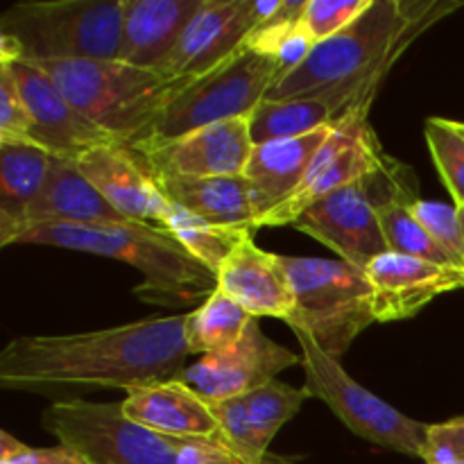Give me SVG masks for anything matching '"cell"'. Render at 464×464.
Returning a JSON list of instances; mask_svg holds the SVG:
<instances>
[{
  "mask_svg": "<svg viewBox=\"0 0 464 464\" xmlns=\"http://www.w3.org/2000/svg\"><path fill=\"white\" fill-rule=\"evenodd\" d=\"M186 315L72 335H25L0 353V388L48 392L68 385L131 390L175 381L190 352Z\"/></svg>",
  "mask_w": 464,
  "mask_h": 464,
  "instance_id": "obj_1",
  "label": "cell"
},
{
  "mask_svg": "<svg viewBox=\"0 0 464 464\" xmlns=\"http://www.w3.org/2000/svg\"><path fill=\"white\" fill-rule=\"evenodd\" d=\"M460 7L440 0H372L340 34L322 41L306 62L279 77L266 100H288L343 89L370 109L385 72L429 25Z\"/></svg>",
  "mask_w": 464,
  "mask_h": 464,
  "instance_id": "obj_2",
  "label": "cell"
},
{
  "mask_svg": "<svg viewBox=\"0 0 464 464\" xmlns=\"http://www.w3.org/2000/svg\"><path fill=\"white\" fill-rule=\"evenodd\" d=\"M14 245H45L116 258L143 275L136 297L159 306H186L208 299L218 276L190 256L175 236L143 222H89V225H34L16 236Z\"/></svg>",
  "mask_w": 464,
  "mask_h": 464,
  "instance_id": "obj_3",
  "label": "cell"
},
{
  "mask_svg": "<svg viewBox=\"0 0 464 464\" xmlns=\"http://www.w3.org/2000/svg\"><path fill=\"white\" fill-rule=\"evenodd\" d=\"M54 82L72 107L121 143L131 145L152 127L163 109L198 77L170 80L154 68L121 59L30 62Z\"/></svg>",
  "mask_w": 464,
  "mask_h": 464,
  "instance_id": "obj_4",
  "label": "cell"
},
{
  "mask_svg": "<svg viewBox=\"0 0 464 464\" xmlns=\"http://www.w3.org/2000/svg\"><path fill=\"white\" fill-rule=\"evenodd\" d=\"M122 0L21 3L0 18V62L121 59Z\"/></svg>",
  "mask_w": 464,
  "mask_h": 464,
  "instance_id": "obj_5",
  "label": "cell"
},
{
  "mask_svg": "<svg viewBox=\"0 0 464 464\" xmlns=\"http://www.w3.org/2000/svg\"><path fill=\"white\" fill-rule=\"evenodd\" d=\"M295 293L290 329H302L329 356L347 353L353 340L376 322L367 272L347 261L281 256Z\"/></svg>",
  "mask_w": 464,
  "mask_h": 464,
  "instance_id": "obj_6",
  "label": "cell"
},
{
  "mask_svg": "<svg viewBox=\"0 0 464 464\" xmlns=\"http://www.w3.org/2000/svg\"><path fill=\"white\" fill-rule=\"evenodd\" d=\"M279 77L281 71L275 59L240 48L234 57L190 82L130 148L140 152L202 127L249 116Z\"/></svg>",
  "mask_w": 464,
  "mask_h": 464,
  "instance_id": "obj_7",
  "label": "cell"
},
{
  "mask_svg": "<svg viewBox=\"0 0 464 464\" xmlns=\"http://www.w3.org/2000/svg\"><path fill=\"white\" fill-rule=\"evenodd\" d=\"M401 163L390 161L383 170L338 188L308 207L293 227L334 249L340 261L367 270L374 258L390 252L381 229V204L388 199H417L412 184L401 179Z\"/></svg>",
  "mask_w": 464,
  "mask_h": 464,
  "instance_id": "obj_8",
  "label": "cell"
},
{
  "mask_svg": "<svg viewBox=\"0 0 464 464\" xmlns=\"http://www.w3.org/2000/svg\"><path fill=\"white\" fill-rule=\"evenodd\" d=\"M302 344V367L306 374L308 394L320 399L352 433L376 447L424 458L429 426L403 415L383 399L362 388L344 372L338 358L317 347L315 340L302 329H293Z\"/></svg>",
  "mask_w": 464,
  "mask_h": 464,
  "instance_id": "obj_9",
  "label": "cell"
},
{
  "mask_svg": "<svg viewBox=\"0 0 464 464\" xmlns=\"http://www.w3.org/2000/svg\"><path fill=\"white\" fill-rule=\"evenodd\" d=\"M41 424L91 464H177L179 440L130 421L121 401H54L44 411Z\"/></svg>",
  "mask_w": 464,
  "mask_h": 464,
  "instance_id": "obj_10",
  "label": "cell"
},
{
  "mask_svg": "<svg viewBox=\"0 0 464 464\" xmlns=\"http://www.w3.org/2000/svg\"><path fill=\"white\" fill-rule=\"evenodd\" d=\"M392 159L381 150L367 122V111H352L335 125L326 143L313 159L306 179L297 193L267 213L258 227H285L297 220L308 207L338 188L383 170Z\"/></svg>",
  "mask_w": 464,
  "mask_h": 464,
  "instance_id": "obj_11",
  "label": "cell"
},
{
  "mask_svg": "<svg viewBox=\"0 0 464 464\" xmlns=\"http://www.w3.org/2000/svg\"><path fill=\"white\" fill-rule=\"evenodd\" d=\"M285 0H204L159 71L170 80L199 77L234 57L256 27L275 21Z\"/></svg>",
  "mask_w": 464,
  "mask_h": 464,
  "instance_id": "obj_12",
  "label": "cell"
},
{
  "mask_svg": "<svg viewBox=\"0 0 464 464\" xmlns=\"http://www.w3.org/2000/svg\"><path fill=\"white\" fill-rule=\"evenodd\" d=\"M295 365H302V356L267 338L256 317L240 343L225 352L199 356L198 362L184 367L177 381L188 385L204 401L216 403L243 397Z\"/></svg>",
  "mask_w": 464,
  "mask_h": 464,
  "instance_id": "obj_13",
  "label": "cell"
},
{
  "mask_svg": "<svg viewBox=\"0 0 464 464\" xmlns=\"http://www.w3.org/2000/svg\"><path fill=\"white\" fill-rule=\"evenodd\" d=\"M12 72L18 93L25 100L32 116V143L53 157L75 161L80 154L107 143H121L82 116L71 100L54 86V82L41 68L25 59L0 62Z\"/></svg>",
  "mask_w": 464,
  "mask_h": 464,
  "instance_id": "obj_14",
  "label": "cell"
},
{
  "mask_svg": "<svg viewBox=\"0 0 464 464\" xmlns=\"http://www.w3.org/2000/svg\"><path fill=\"white\" fill-rule=\"evenodd\" d=\"M252 152L254 140L249 118L245 116L202 127L136 154L152 177H243Z\"/></svg>",
  "mask_w": 464,
  "mask_h": 464,
  "instance_id": "obj_15",
  "label": "cell"
},
{
  "mask_svg": "<svg viewBox=\"0 0 464 464\" xmlns=\"http://www.w3.org/2000/svg\"><path fill=\"white\" fill-rule=\"evenodd\" d=\"M72 163L122 218L163 229L172 204L130 145H100Z\"/></svg>",
  "mask_w": 464,
  "mask_h": 464,
  "instance_id": "obj_16",
  "label": "cell"
},
{
  "mask_svg": "<svg viewBox=\"0 0 464 464\" xmlns=\"http://www.w3.org/2000/svg\"><path fill=\"white\" fill-rule=\"evenodd\" d=\"M365 272L374 295L376 322L408 320L440 295L464 288V270L394 252L381 254Z\"/></svg>",
  "mask_w": 464,
  "mask_h": 464,
  "instance_id": "obj_17",
  "label": "cell"
},
{
  "mask_svg": "<svg viewBox=\"0 0 464 464\" xmlns=\"http://www.w3.org/2000/svg\"><path fill=\"white\" fill-rule=\"evenodd\" d=\"M121 406L127 420L152 433L175 440H202L229 449L211 403L177 379L127 390Z\"/></svg>",
  "mask_w": 464,
  "mask_h": 464,
  "instance_id": "obj_18",
  "label": "cell"
},
{
  "mask_svg": "<svg viewBox=\"0 0 464 464\" xmlns=\"http://www.w3.org/2000/svg\"><path fill=\"white\" fill-rule=\"evenodd\" d=\"M335 125L322 127L306 136L254 145L243 177L247 181L249 199H252L254 216H256V229L267 213H272L297 193L311 170L313 159L317 157Z\"/></svg>",
  "mask_w": 464,
  "mask_h": 464,
  "instance_id": "obj_19",
  "label": "cell"
},
{
  "mask_svg": "<svg viewBox=\"0 0 464 464\" xmlns=\"http://www.w3.org/2000/svg\"><path fill=\"white\" fill-rule=\"evenodd\" d=\"M218 288L254 317H279L288 322L295 311V293L279 254L258 247L254 238L236 245L218 270Z\"/></svg>",
  "mask_w": 464,
  "mask_h": 464,
  "instance_id": "obj_20",
  "label": "cell"
},
{
  "mask_svg": "<svg viewBox=\"0 0 464 464\" xmlns=\"http://www.w3.org/2000/svg\"><path fill=\"white\" fill-rule=\"evenodd\" d=\"M122 5L121 62L159 71L204 0H122Z\"/></svg>",
  "mask_w": 464,
  "mask_h": 464,
  "instance_id": "obj_21",
  "label": "cell"
},
{
  "mask_svg": "<svg viewBox=\"0 0 464 464\" xmlns=\"http://www.w3.org/2000/svg\"><path fill=\"white\" fill-rule=\"evenodd\" d=\"M121 220H127V218H122L95 190V186L77 170L75 163L53 157L44 186L32 207L27 208L25 222L18 234L34 225H89V222Z\"/></svg>",
  "mask_w": 464,
  "mask_h": 464,
  "instance_id": "obj_22",
  "label": "cell"
},
{
  "mask_svg": "<svg viewBox=\"0 0 464 464\" xmlns=\"http://www.w3.org/2000/svg\"><path fill=\"white\" fill-rule=\"evenodd\" d=\"M175 207L225 229L256 231L245 177H154Z\"/></svg>",
  "mask_w": 464,
  "mask_h": 464,
  "instance_id": "obj_23",
  "label": "cell"
},
{
  "mask_svg": "<svg viewBox=\"0 0 464 464\" xmlns=\"http://www.w3.org/2000/svg\"><path fill=\"white\" fill-rule=\"evenodd\" d=\"M352 111H367V109H362L347 91L334 89L320 95L263 100L247 118L254 145H261L267 140L306 136L322 127L335 125Z\"/></svg>",
  "mask_w": 464,
  "mask_h": 464,
  "instance_id": "obj_24",
  "label": "cell"
},
{
  "mask_svg": "<svg viewBox=\"0 0 464 464\" xmlns=\"http://www.w3.org/2000/svg\"><path fill=\"white\" fill-rule=\"evenodd\" d=\"M53 154L34 143L0 140V245L9 247L39 195Z\"/></svg>",
  "mask_w": 464,
  "mask_h": 464,
  "instance_id": "obj_25",
  "label": "cell"
},
{
  "mask_svg": "<svg viewBox=\"0 0 464 464\" xmlns=\"http://www.w3.org/2000/svg\"><path fill=\"white\" fill-rule=\"evenodd\" d=\"M256 317L245 311L236 299L222 293L220 288L204 299L195 311L186 313L184 324V340L188 347L190 356H208V353L225 352L240 343L247 326Z\"/></svg>",
  "mask_w": 464,
  "mask_h": 464,
  "instance_id": "obj_26",
  "label": "cell"
},
{
  "mask_svg": "<svg viewBox=\"0 0 464 464\" xmlns=\"http://www.w3.org/2000/svg\"><path fill=\"white\" fill-rule=\"evenodd\" d=\"M172 204V202H170ZM163 229L170 236H175L177 243L186 249L193 258H198L204 267L218 275L222 263L227 261L236 245L243 243L245 238H252V231L245 229H225V227H216L211 222L202 220V218L193 216V213L184 211V208L172 204L168 211Z\"/></svg>",
  "mask_w": 464,
  "mask_h": 464,
  "instance_id": "obj_27",
  "label": "cell"
},
{
  "mask_svg": "<svg viewBox=\"0 0 464 464\" xmlns=\"http://www.w3.org/2000/svg\"><path fill=\"white\" fill-rule=\"evenodd\" d=\"M308 397L311 394L306 388H293L281 381H270V383L243 394L249 426H252L254 438L263 451H267L281 426H285L297 415Z\"/></svg>",
  "mask_w": 464,
  "mask_h": 464,
  "instance_id": "obj_28",
  "label": "cell"
},
{
  "mask_svg": "<svg viewBox=\"0 0 464 464\" xmlns=\"http://www.w3.org/2000/svg\"><path fill=\"white\" fill-rule=\"evenodd\" d=\"M379 218L390 252L420 258V261L435 263V266L442 267H456L449 254L435 243L433 236L424 229V225L412 216V211L408 208V199H388V202H383L379 207Z\"/></svg>",
  "mask_w": 464,
  "mask_h": 464,
  "instance_id": "obj_29",
  "label": "cell"
},
{
  "mask_svg": "<svg viewBox=\"0 0 464 464\" xmlns=\"http://www.w3.org/2000/svg\"><path fill=\"white\" fill-rule=\"evenodd\" d=\"M426 143L435 168L442 177L444 186L451 193L453 204L464 207V136L456 127V121L447 118H429L424 127Z\"/></svg>",
  "mask_w": 464,
  "mask_h": 464,
  "instance_id": "obj_30",
  "label": "cell"
},
{
  "mask_svg": "<svg viewBox=\"0 0 464 464\" xmlns=\"http://www.w3.org/2000/svg\"><path fill=\"white\" fill-rule=\"evenodd\" d=\"M408 208L424 225V229L433 236L435 243L449 254L453 266L464 270V236L460 211H458L456 204L417 198L412 202H408Z\"/></svg>",
  "mask_w": 464,
  "mask_h": 464,
  "instance_id": "obj_31",
  "label": "cell"
},
{
  "mask_svg": "<svg viewBox=\"0 0 464 464\" xmlns=\"http://www.w3.org/2000/svg\"><path fill=\"white\" fill-rule=\"evenodd\" d=\"M372 0H306L302 12V25L315 44L340 34L352 25L362 12H367Z\"/></svg>",
  "mask_w": 464,
  "mask_h": 464,
  "instance_id": "obj_32",
  "label": "cell"
},
{
  "mask_svg": "<svg viewBox=\"0 0 464 464\" xmlns=\"http://www.w3.org/2000/svg\"><path fill=\"white\" fill-rule=\"evenodd\" d=\"M0 140L32 143V116L5 66H0Z\"/></svg>",
  "mask_w": 464,
  "mask_h": 464,
  "instance_id": "obj_33",
  "label": "cell"
},
{
  "mask_svg": "<svg viewBox=\"0 0 464 464\" xmlns=\"http://www.w3.org/2000/svg\"><path fill=\"white\" fill-rule=\"evenodd\" d=\"M0 464H91L72 449L57 447L34 449L14 440L7 430L0 433Z\"/></svg>",
  "mask_w": 464,
  "mask_h": 464,
  "instance_id": "obj_34",
  "label": "cell"
},
{
  "mask_svg": "<svg viewBox=\"0 0 464 464\" xmlns=\"http://www.w3.org/2000/svg\"><path fill=\"white\" fill-rule=\"evenodd\" d=\"M426 464H464V417H453L444 424L429 426L424 458Z\"/></svg>",
  "mask_w": 464,
  "mask_h": 464,
  "instance_id": "obj_35",
  "label": "cell"
},
{
  "mask_svg": "<svg viewBox=\"0 0 464 464\" xmlns=\"http://www.w3.org/2000/svg\"><path fill=\"white\" fill-rule=\"evenodd\" d=\"M177 464H249L222 444L202 440H179Z\"/></svg>",
  "mask_w": 464,
  "mask_h": 464,
  "instance_id": "obj_36",
  "label": "cell"
},
{
  "mask_svg": "<svg viewBox=\"0 0 464 464\" xmlns=\"http://www.w3.org/2000/svg\"><path fill=\"white\" fill-rule=\"evenodd\" d=\"M458 211H460V222H462V236H464V207H462V208H458Z\"/></svg>",
  "mask_w": 464,
  "mask_h": 464,
  "instance_id": "obj_37",
  "label": "cell"
},
{
  "mask_svg": "<svg viewBox=\"0 0 464 464\" xmlns=\"http://www.w3.org/2000/svg\"><path fill=\"white\" fill-rule=\"evenodd\" d=\"M456 127H458V130H460V134L464 136V122H458V121H456Z\"/></svg>",
  "mask_w": 464,
  "mask_h": 464,
  "instance_id": "obj_38",
  "label": "cell"
},
{
  "mask_svg": "<svg viewBox=\"0 0 464 464\" xmlns=\"http://www.w3.org/2000/svg\"><path fill=\"white\" fill-rule=\"evenodd\" d=\"M442 464H458V462H442Z\"/></svg>",
  "mask_w": 464,
  "mask_h": 464,
  "instance_id": "obj_39",
  "label": "cell"
}]
</instances>
